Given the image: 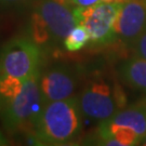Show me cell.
I'll return each instance as SVG.
<instances>
[{
	"instance_id": "obj_1",
	"label": "cell",
	"mask_w": 146,
	"mask_h": 146,
	"mask_svg": "<svg viewBox=\"0 0 146 146\" xmlns=\"http://www.w3.org/2000/svg\"><path fill=\"white\" fill-rule=\"evenodd\" d=\"M81 110L77 96L50 102L38 117L31 141L38 145H68L81 130Z\"/></svg>"
},
{
	"instance_id": "obj_2",
	"label": "cell",
	"mask_w": 146,
	"mask_h": 146,
	"mask_svg": "<svg viewBox=\"0 0 146 146\" xmlns=\"http://www.w3.org/2000/svg\"><path fill=\"white\" fill-rule=\"evenodd\" d=\"M40 72L27 79L21 91L0 102V118L11 134L33 136L38 117L43 108L40 88Z\"/></svg>"
},
{
	"instance_id": "obj_3",
	"label": "cell",
	"mask_w": 146,
	"mask_h": 146,
	"mask_svg": "<svg viewBox=\"0 0 146 146\" xmlns=\"http://www.w3.org/2000/svg\"><path fill=\"white\" fill-rule=\"evenodd\" d=\"M73 10L55 0H41L29 20V38L41 48H51L64 41L76 26Z\"/></svg>"
},
{
	"instance_id": "obj_4",
	"label": "cell",
	"mask_w": 146,
	"mask_h": 146,
	"mask_svg": "<svg viewBox=\"0 0 146 146\" xmlns=\"http://www.w3.org/2000/svg\"><path fill=\"white\" fill-rule=\"evenodd\" d=\"M78 101L82 115L104 121L125 107V96L118 84L95 79L84 86Z\"/></svg>"
},
{
	"instance_id": "obj_5",
	"label": "cell",
	"mask_w": 146,
	"mask_h": 146,
	"mask_svg": "<svg viewBox=\"0 0 146 146\" xmlns=\"http://www.w3.org/2000/svg\"><path fill=\"white\" fill-rule=\"evenodd\" d=\"M42 49L26 37H16L0 50V75L27 80L40 70Z\"/></svg>"
},
{
	"instance_id": "obj_6",
	"label": "cell",
	"mask_w": 146,
	"mask_h": 146,
	"mask_svg": "<svg viewBox=\"0 0 146 146\" xmlns=\"http://www.w3.org/2000/svg\"><path fill=\"white\" fill-rule=\"evenodd\" d=\"M122 3L100 1L90 7H76L73 10L76 24L84 25L93 44H108L116 39V19Z\"/></svg>"
},
{
	"instance_id": "obj_7",
	"label": "cell",
	"mask_w": 146,
	"mask_h": 146,
	"mask_svg": "<svg viewBox=\"0 0 146 146\" xmlns=\"http://www.w3.org/2000/svg\"><path fill=\"white\" fill-rule=\"evenodd\" d=\"M77 86V76L73 69L58 65L50 68L41 75L39 79V88L43 105L50 102L68 99L74 95Z\"/></svg>"
},
{
	"instance_id": "obj_8",
	"label": "cell",
	"mask_w": 146,
	"mask_h": 146,
	"mask_svg": "<svg viewBox=\"0 0 146 146\" xmlns=\"http://www.w3.org/2000/svg\"><path fill=\"white\" fill-rule=\"evenodd\" d=\"M116 38L132 44L146 31V0H128L122 3L116 19Z\"/></svg>"
},
{
	"instance_id": "obj_9",
	"label": "cell",
	"mask_w": 146,
	"mask_h": 146,
	"mask_svg": "<svg viewBox=\"0 0 146 146\" xmlns=\"http://www.w3.org/2000/svg\"><path fill=\"white\" fill-rule=\"evenodd\" d=\"M106 121L130 128L142 141V139L146 135V100L136 102L129 107L121 108Z\"/></svg>"
},
{
	"instance_id": "obj_10",
	"label": "cell",
	"mask_w": 146,
	"mask_h": 146,
	"mask_svg": "<svg viewBox=\"0 0 146 146\" xmlns=\"http://www.w3.org/2000/svg\"><path fill=\"white\" fill-rule=\"evenodd\" d=\"M119 75L130 88L146 92V60L139 56L127 60L120 66Z\"/></svg>"
},
{
	"instance_id": "obj_11",
	"label": "cell",
	"mask_w": 146,
	"mask_h": 146,
	"mask_svg": "<svg viewBox=\"0 0 146 146\" xmlns=\"http://www.w3.org/2000/svg\"><path fill=\"white\" fill-rule=\"evenodd\" d=\"M90 41V35L84 25H76L69 31L66 38L64 39V48L69 52H76L84 49Z\"/></svg>"
},
{
	"instance_id": "obj_12",
	"label": "cell",
	"mask_w": 146,
	"mask_h": 146,
	"mask_svg": "<svg viewBox=\"0 0 146 146\" xmlns=\"http://www.w3.org/2000/svg\"><path fill=\"white\" fill-rule=\"evenodd\" d=\"M133 49L136 56L146 60V31H144L133 43Z\"/></svg>"
},
{
	"instance_id": "obj_13",
	"label": "cell",
	"mask_w": 146,
	"mask_h": 146,
	"mask_svg": "<svg viewBox=\"0 0 146 146\" xmlns=\"http://www.w3.org/2000/svg\"><path fill=\"white\" fill-rule=\"evenodd\" d=\"M27 0H0V7L11 8V7H16L19 5H22Z\"/></svg>"
},
{
	"instance_id": "obj_14",
	"label": "cell",
	"mask_w": 146,
	"mask_h": 146,
	"mask_svg": "<svg viewBox=\"0 0 146 146\" xmlns=\"http://www.w3.org/2000/svg\"><path fill=\"white\" fill-rule=\"evenodd\" d=\"M101 0H72V5L77 7H90L100 2Z\"/></svg>"
},
{
	"instance_id": "obj_15",
	"label": "cell",
	"mask_w": 146,
	"mask_h": 146,
	"mask_svg": "<svg viewBox=\"0 0 146 146\" xmlns=\"http://www.w3.org/2000/svg\"><path fill=\"white\" fill-rule=\"evenodd\" d=\"M10 145V142L8 140V137L5 135V133L0 130V146H7Z\"/></svg>"
},
{
	"instance_id": "obj_16",
	"label": "cell",
	"mask_w": 146,
	"mask_h": 146,
	"mask_svg": "<svg viewBox=\"0 0 146 146\" xmlns=\"http://www.w3.org/2000/svg\"><path fill=\"white\" fill-rule=\"evenodd\" d=\"M102 2H108V3H125L128 0H101Z\"/></svg>"
},
{
	"instance_id": "obj_17",
	"label": "cell",
	"mask_w": 146,
	"mask_h": 146,
	"mask_svg": "<svg viewBox=\"0 0 146 146\" xmlns=\"http://www.w3.org/2000/svg\"><path fill=\"white\" fill-rule=\"evenodd\" d=\"M60 3H63V5H72V0H55Z\"/></svg>"
},
{
	"instance_id": "obj_18",
	"label": "cell",
	"mask_w": 146,
	"mask_h": 146,
	"mask_svg": "<svg viewBox=\"0 0 146 146\" xmlns=\"http://www.w3.org/2000/svg\"><path fill=\"white\" fill-rule=\"evenodd\" d=\"M140 145H144V146H146V135L142 139V141H141V143H140Z\"/></svg>"
},
{
	"instance_id": "obj_19",
	"label": "cell",
	"mask_w": 146,
	"mask_h": 146,
	"mask_svg": "<svg viewBox=\"0 0 146 146\" xmlns=\"http://www.w3.org/2000/svg\"><path fill=\"white\" fill-rule=\"evenodd\" d=\"M145 100H146V99H145Z\"/></svg>"
}]
</instances>
